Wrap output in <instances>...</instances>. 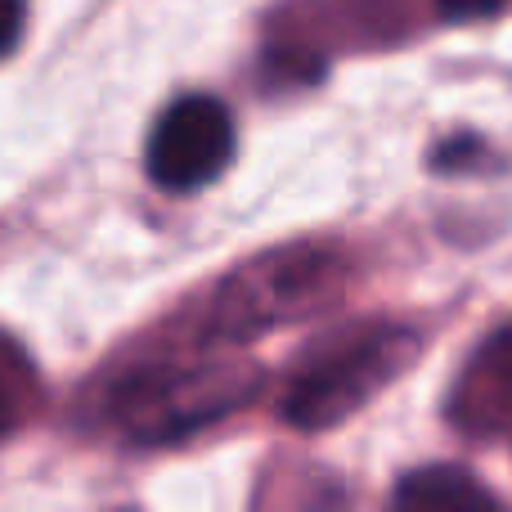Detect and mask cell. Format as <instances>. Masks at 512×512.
<instances>
[{
    "instance_id": "6da1fadb",
    "label": "cell",
    "mask_w": 512,
    "mask_h": 512,
    "mask_svg": "<svg viewBox=\"0 0 512 512\" xmlns=\"http://www.w3.org/2000/svg\"><path fill=\"white\" fill-rule=\"evenodd\" d=\"M418 360V333L409 328H364L342 346L324 351L315 364L297 373L292 391L283 396V423L301 432H324L369 405L400 369Z\"/></svg>"
},
{
    "instance_id": "7a4b0ae2",
    "label": "cell",
    "mask_w": 512,
    "mask_h": 512,
    "mask_svg": "<svg viewBox=\"0 0 512 512\" xmlns=\"http://www.w3.org/2000/svg\"><path fill=\"white\" fill-rule=\"evenodd\" d=\"M149 180L167 194H194L234 162V117L212 95H180L149 135Z\"/></svg>"
},
{
    "instance_id": "3957f363",
    "label": "cell",
    "mask_w": 512,
    "mask_h": 512,
    "mask_svg": "<svg viewBox=\"0 0 512 512\" xmlns=\"http://www.w3.org/2000/svg\"><path fill=\"white\" fill-rule=\"evenodd\" d=\"M328 274H333L328 252H279L265 256V261H252L248 270H239L221 288L212 328L230 337H248L265 324L301 315L328 288Z\"/></svg>"
},
{
    "instance_id": "277c9868",
    "label": "cell",
    "mask_w": 512,
    "mask_h": 512,
    "mask_svg": "<svg viewBox=\"0 0 512 512\" xmlns=\"http://www.w3.org/2000/svg\"><path fill=\"white\" fill-rule=\"evenodd\" d=\"M256 391V369H207V373H180V378H149L131 382L122 400V414L131 436L140 441H171L212 418L230 414Z\"/></svg>"
},
{
    "instance_id": "5b68a950",
    "label": "cell",
    "mask_w": 512,
    "mask_h": 512,
    "mask_svg": "<svg viewBox=\"0 0 512 512\" xmlns=\"http://www.w3.org/2000/svg\"><path fill=\"white\" fill-rule=\"evenodd\" d=\"M512 414V328H499L454 391V423L490 432Z\"/></svg>"
},
{
    "instance_id": "8992f818",
    "label": "cell",
    "mask_w": 512,
    "mask_h": 512,
    "mask_svg": "<svg viewBox=\"0 0 512 512\" xmlns=\"http://www.w3.org/2000/svg\"><path fill=\"white\" fill-rule=\"evenodd\" d=\"M391 512H499L495 495L454 463L418 468L391 495Z\"/></svg>"
},
{
    "instance_id": "52a82bcc",
    "label": "cell",
    "mask_w": 512,
    "mask_h": 512,
    "mask_svg": "<svg viewBox=\"0 0 512 512\" xmlns=\"http://www.w3.org/2000/svg\"><path fill=\"white\" fill-rule=\"evenodd\" d=\"M512 0H436V14L445 23H481V18L504 14Z\"/></svg>"
},
{
    "instance_id": "ba28073f",
    "label": "cell",
    "mask_w": 512,
    "mask_h": 512,
    "mask_svg": "<svg viewBox=\"0 0 512 512\" xmlns=\"http://www.w3.org/2000/svg\"><path fill=\"white\" fill-rule=\"evenodd\" d=\"M23 9H27V0H9V23H5V50H14L18 45V36H23Z\"/></svg>"
}]
</instances>
